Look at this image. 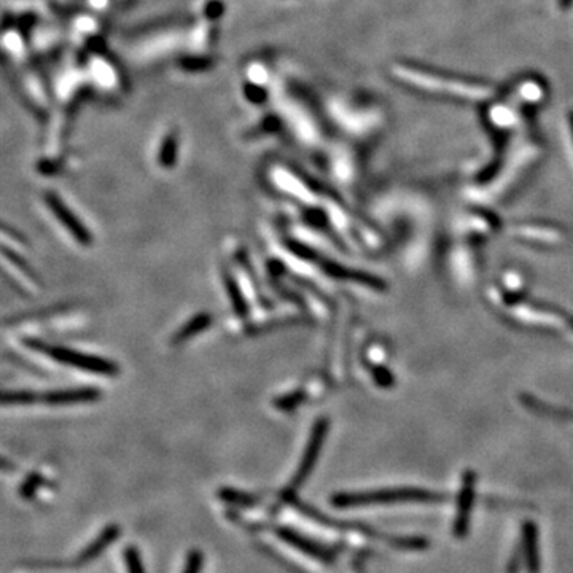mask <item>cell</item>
<instances>
[{
  "mask_svg": "<svg viewBox=\"0 0 573 573\" xmlns=\"http://www.w3.org/2000/svg\"><path fill=\"white\" fill-rule=\"evenodd\" d=\"M394 544L399 549H425L429 546V542L422 537H400L395 538Z\"/></svg>",
  "mask_w": 573,
  "mask_h": 573,
  "instance_id": "4fadbf2b",
  "label": "cell"
},
{
  "mask_svg": "<svg viewBox=\"0 0 573 573\" xmlns=\"http://www.w3.org/2000/svg\"><path fill=\"white\" fill-rule=\"evenodd\" d=\"M374 376H376V381L382 385H390L392 382V376L384 370V368H376V371H374Z\"/></svg>",
  "mask_w": 573,
  "mask_h": 573,
  "instance_id": "ffe728a7",
  "label": "cell"
},
{
  "mask_svg": "<svg viewBox=\"0 0 573 573\" xmlns=\"http://www.w3.org/2000/svg\"><path fill=\"white\" fill-rule=\"evenodd\" d=\"M211 322H212V317L209 314H200V315L193 317L191 320L186 322L185 325L181 327L177 333H175V336L172 338V343L179 344V343L186 341V339H190L193 336H196L198 333L206 330V328L211 325Z\"/></svg>",
  "mask_w": 573,
  "mask_h": 573,
  "instance_id": "30bf717a",
  "label": "cell"
},
{
  "mask_svg": "<svg viewBox=\"0 0 573 573\" xmlns=\"http://www.w3.org/2000/svg\"><path fill=\"white\" fill-rule=\"evenodd\" d=\"M126 563L129 565V569H131V573H142V564L137 553H135L134 549H129L126 553Z\"/></svg>",
  "mask_w": 573,
  "mask_h": 573,
  "instance_id": "e0dca14e",
  "label": "cell"
},
{
  "mask_svg": "<svg viewBox=\"0 0 573 573\" xmlns=\"http://www.w3.org/2000/svg\"><path fill=\"white\" fill-rule=\"evenodd\" d=\"M445 496L440 492L427 489H416V487H400V489H379L370 492H345L336 493L332 498L334 507H362V505L374 503H400V502H442Z\"/></svg>",
  "mask_w": 573,
  "mask_h": 573,
  "instance_id": "6da1fadb",
  "label": "cell"
},
{
  "mask_svg": "<svg viewBox=\"0 0 573 573\" xmlns=\"http://www.w3.org/2000/svg\"><path fill=\"white\" fill-rule=\"evenodd\" d=\"M524 535V553L527 560V569L530 573L540 572V556H538V530L533 523H526L523 529Z\"/></svg>",
  "mask_w": 573,
  "mask_h": 573,
  "instance_id": "ba28073f",
  "label": "cell"
},
{
  "mask_svg": "<svg viewBox=\"0 0 573 573\" xmlns=\"http://www.w3.org/2000/svg\"><path fill=\"white\" fill-rule=\"evenodd\" d=\"M302 400H303V394L298 392V394H290V395L282 396V399L274 401V405L279 408V410H292V408L297 406Z\"/></svg>",
  "mask_w": 573,
  "mask_h": 573,
  "instance_id": "9a60e30c",
  "label": "cell"
},
{
  "mask_svg": "<svg viewBox=\"0 0 573 573\" xmlns=\"http://www.w3.org/2000/svg\"><path fill=\"white\" fill-rule=\"evenodd\" d=\"M47 202L48 207L54 212L56 218L66 226L67 231H69L82 246H89L91 241H93V236H91V232L87 230V226L75 217V214H73L58 196L53 195V193H48L47 195Z\"/></svg>",
  "mask_w": 573,
  "mask_h": 573,
  "instance_id": "5b68a950",
  "label": "cell"
},
{
  "mask_svg": "<svg viewBox=\"0 0 573 573\" xmlns=\"http://www.w3.org/2000/svg\"><path fill=\"white\" fill-rule=\"evenodd\" d=\"M202 567V554L195 549V551L188 553V558H186V564L184 573H200Z\"/></svg>",
  "mask_w": 573,
  "mask_h": 573,
  "instance_id": "5bb4252c",
  "label": "cell"
},
{
  "mask_svg": "<svg viewBox=\"0 0 573 573\" xmlns=\"http://www.w3.org/2000/svg\"><path fill=\"white\" fill-rule=\"evenodd\" d=\"M327 432H328V421H327V419L325 417L317 419L314 427H312V432H311V436H309L308 446H306L304 454L302 457V462H299L298 472H297V475H295V478L292 481L293 487L302 486L304 481L309 478L312 468H314L317 459H319V454L322 451L323 441H325Z\"/></svg>",
  "mask_w": 573,
  "mask_h": 573,
  "instance_id": "3957f363",
  "label": "cell"
},
{
  "mask_svg": "<svg viewBox=\"0 0 573 573\" xmlns=\"http://www.w3.org/2000/svg\"><path fill=\"white\" fill-rule=\"evenodd\" d=\"M279 537H282L283 540L287 543L293 544L295 548H298L299 551H303L309 556H314L317 559H323V560H330L333 556L330 551H327V549H323L320 546H317L315 543L309 542L308 538H303L299 537L298 533L290 532V530H279Z\"/></svg>",
  "mask_w": 573,
  "mask_h": 573,
  "instance_id": "9c48e42d",
  "label": "cell"
},
{
  "mask_svg": "<svg viewBox=\"0 0 573 573\" xmlns=\"http://www.w3.org/2000/svg\"><path fill=\"white\" fill-rule=\"evenodd\" d=\"M323 271H325L327 274L336 277V279H348L352 282L365 283V285L373 288H384V282L381 279H378V277H373L371 274H366V272L345 269L336 263H323Z\"/></svg>",
  "mask_w": 573,
  "mask_h": 573,
  "instance_id": "52a82bcc",
  "label": "cell"
},
{
  "mask_svg": "<svg viewBox=\"0 0 573 573\" xmlns=\"http://www.w3.org/2000/svg\"><path fill=\"white\" fill-rule=\"evenodd\" d=\"M475 489H476V475L472 470H467L462 478V487L457 498V513L454 519V537L463 538L467 535L472 518L473 503H475Z\"/></svg>",
  "mask_w": 573,
  "mask_h": 573,
  "instance_id": "277c9868",
  "label": "cell"
},
{
  "mask_svg": "<svg viewBox=\"0 0 573 573\" xmlns=\"http://www.w3.org/2000/svg\"><path fill=\"white\" fill-rule=\"evenodd\" d=\"M161 163L168 168L174 163V144H172V142H168V144L164 145V149L161 151Z\"/></svg>",
  "mask_w": 573,
  "mask_h": 573,
  "instance_id": "ac0fdd59",
  "label": "cell"
},
{
  "mask_svg": "<svg viewBox=\"0 0 573 573\" xmlns=\"http://www.w3.org/2000/svg\"><path fill=\"white\" fill-rule=\"evenodd\" d=\"M40 400V395L29 392V390H15V392H5L2 396L3 405H31V403Z\"/></svg>",
  "mask_w": 573,
  "mask_h": 573,
  "instance_id": "7c38bea8",
  "label": "cell"
},
{
  "mask_svg": "<svg viewBox=\"0 0 573 573\" xmlns=\"http://www.w3.org/2000/svg\"><path fill=\"white\" fill-rule=\"evenodd\" d=\"M101 396V392L94 387H77V389H61L53 390L40 395V400L50 405H72V403H89L96 401Z\"/></svg>",
  "mask_w": 573,
  "mask_h": 573,
  "instance_id": "8992f818",
  "label": "cell"
},
{
  "mask_svg": "<svg viewBox=\"0 0 573 573\" xmlns=\"http://www.w3.org/2000/svg\"><path fill=\"white\" fill-rule=\"evenodd\" d=\"M3 253H5V257H7L8 260H11V262H15L16 265L20 266V269H22V271H26L27 274H31V269H29V265H27L24 260H21L20 257H16V253L15 252H11L8 247H3Z\"/></svg>",
  "mask_w": 573,
  "mask_h": 573,
  "instance_id": "d6986e66",
  "label": "cell"
},
{
  "mask_svg": "<svg viewBox=\"0 0 573 573\" xmlns=\"http://www.w3.org/2000/svg\"><path fill=\"white\" fill-rule=\"evenodd\" d=\"M225 287H226V292H228V297L231 299V304L232 308H235V312L239 317H246L248 308H247V303L246 299H244V295L241 293V288L237 285V282L235 281V277L228 272H225Z\"/></svg>",
  "mask_w": 573,
  "mask_h": 573,
  "instance_id": "8fae6325",
  "label": "cell"
},
{
  "mask_svg": "<svg viewBox=\"0 0 573 573\" xmlns=\"http://www.w3.org/2000/svg\"><path fill=\"white\" fill-rule=\"evenodd\" d=\"M287 247L290 248V251H292L293 253H297L298 257H302V258H306V260H314V258H315V253L312 252L311 248L303 246V244H298V242H295V241H290V242H287Z\"/></svg>",
  "mask_w": 573,
  "mask_h": 573,
  "instance_id": "2e32d148",
  "label": "cell"
},
{
  "mask_svg": "<svg viewBox=\"0 0 573 573\" xmlns=\"http://www.w3.org/2000/svg\"><path fill=\"white\" fill-rule=\"evenodd\" d=\"M26 344L29 348H34L37 350H42L47 355H50L51 359L64 363V365H69L73 368H78V370L93 373V374H101V376H117L118 374V366L115 363L102 359L98 355H89L78 352V350L66 349V348H56V345H47L43 343L34 341V339H27Z\"/></svg>",
  "mask_w": 573,
  "mask_h": 573,
  "instance_id": "7a4b0ae2",
  "label": "cell"
}]
</instances>
